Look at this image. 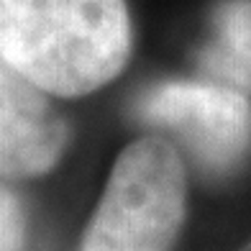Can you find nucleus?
<instances>
[{
    "mask_svg": "<svg viewBox=\"0 0 251 251\" xmlns=\"http://www.w3.org/2000/svg\"><path fill=\"white\" fill-rule=\"evenodd\" d=\"M200 64L215 82L251 90V0H226L213 13V36Z\"/></svg>",
    "mask_w": 251,
    "mask_h": 251,
    "instance_id": "5",
    "label": "nucleus"
},
{
    "mask_svg": "<svg viewBox=\"0 0 251 251\" xmlns=\"http://www.w3.org/2000/svg\"><path fill=\"white\" fill-rule=\"evenodd\" d=\"M128 54L123 0H0V56L51 95L93 93Z\"/></svg>",
    "mask_w": 251,
    "mask_h": 251,
    "instance_id": "1",
    "label": "nucleus"
},
{
    "mask_svg": "<svg viewBox=\"0 0 251 251\" xmlns=\"http://www.w3.org/2000/svg\"><path fill=\"white\" fill-rule=\"evenodd\" d=\"M241 251H251V244H249V246H244V249H241Z\"/></svg>",
    "mask_w": 251,
    "mask_h": 251,
    "instance_id": "7",
    "label": "nucleus"
},
{
    "mask_svg": "<svg viewBox=\"0 0 251 251\" xmlns=\"http://www.w3.org/2000/svg\"><path fill=\"white\" fill-rule=\"evenodd\" d=\"M139 116L172 131L210 177L231 175L251 149V105L223 82H164L139 102Z\"/></svg>",
    "mask_w": 251,
    "mask_h": 251,
    "instance_id": "3",
    "label": "nucleus"
},
{
    "mask_svg": "<svg viewBox=\"0 0 251 251\" xmlns=\"http://www.w3.org/2000/svg\"><path fill=\"white\" fill-rule=\"evenodd\" d=\"M185 218V169L172 144L139 139L110 172L82 251H172Z\"/></svg>",
    "mask_w": 251,
    "mask_h": 251,
    "instance_id": "2",
    "label": "nucleus"
},
{
    "mask_svg": "<svg viewBox=\"0 0 251 251\" xmlns=\"http://www.w3.org/2000/svg\"><path fill=\"white\" fill-rule=\"evenodd\" d=\"M26 236V218L13 192L0 187V251H21Z\"/></svg>",
    "mask_w": 251,
    "mask_h": 251,
    "instance_id": "6",
    "label": "nucleus"
},
{
    "mask_svg": "<svg viewBox=\"0 0 251 251\" xmlns=\"http://www.w3.org/2000/svg\"><path fill=\"white\" fill-rule=\"evenodd\" d=\"M44 93L0 56V175H41L62 156L67 126Z\"/></svg>",
    "mask_w": 251,
    "mask_h": 251,
    "instance_id": "4",
    "label": "nucleus"
}]
</instances>
